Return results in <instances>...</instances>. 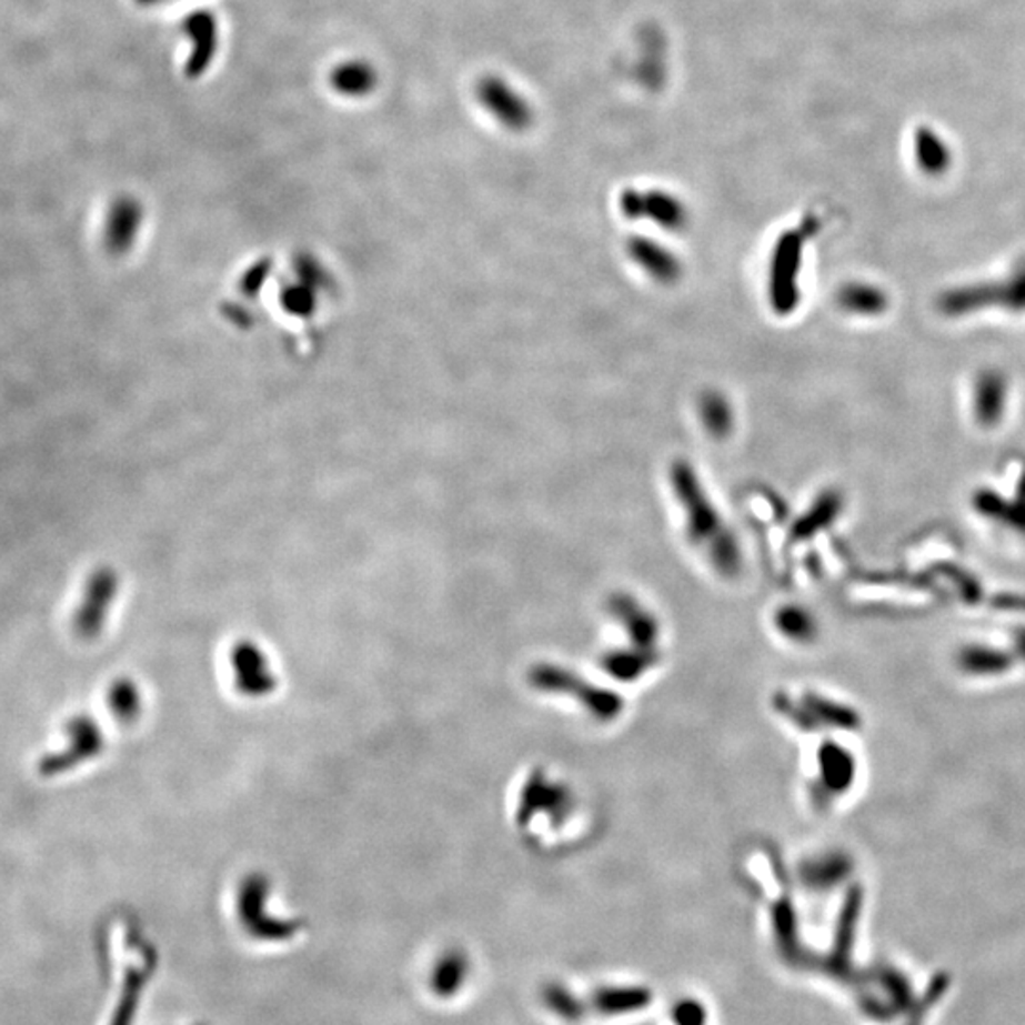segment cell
Returning a JSON list of instances; mask_svg holds the SVG:
<instances>
[{
	"mask_svg": "<svg viewBox=\"0 0 1025 1025\" xmlns=\"http://www.w3.org/2000/svg\"><path fill=\"white\" fill-rule=\"evenodd\" d=\"M235 684L248 695H264L275 686L269 660L253 644H240L230 655Z\"/></svg>",
	"mask_w": 1025,
	"mask_h": 1025,
	"instance_id": "3957f363",
	"label": "cell"
},
{
	"mask_svg": "<svg viewBox=\"0 0 1025 1025\" xmlns=\"http://www.w3.org/2000/svg\"><path fill=\"white\" fill-rule=\"evenodd\" d=\"M139 221H141L139 203L133 198H118L107 217V248L111 249L112 253H122L130 248L133 235L138 232Z\"/></svg>",
	"mask_w": 1025,
	"mask_h": 1025,
	"instance_id": "5b68a950",
	"label": "cell"
},
{
	"mask_svg": "<svg viewBox=\"0 0 1025 1025\" xmlns=\"http://www.w3.org/2000/svg\"><path fill=\"white\" fill-rule=\"evenodd\" d=\"M705 1008L697 1001H682L674 1008V1022L679 1025H705Z\"/></svg>",
	"mask_w": 1025,
	"mask_h": 1025,
	"instance_id": "ba28073f",
	"label": "cell"
},
{
	"mask_svg": "<svg viewBox=\"0 0 1025 1025\" xmlns=\"http://www.w3.org/2000/svg\"><path fill=\"white\" fill-rule=\"evenodd\" d=\"M165 2H171V0H135V4L144 8L158 7V4H165Z\"/></svg>",
	"mask_w": 1025,
	"mask_h": 1025,
	"instance_id": "9c48e42d",
	"label": "cell"
},
{
	"mask_svg": "<svg viewBox=\"0 0 1025 1025\" xmlns=\"http://www.w3.org/2000/svg\"><path fill=\"white\" fill-rule=\"evenodd\" d=\"M545 1003L564 1019H577L582 1016V1005L575 1001L572 993L562 989L561 986H551L545 989Z\"/></svg>",
	"mask_w": 1025,
	"mask_h": 1025,
	"instance_id": "52a82bcc",
	"label": "cell"
},
{
	"mask_svg": "<svg viewBox=\"0 0 1025 1025\" xmlns=\"http://www.w3.org/2000/svg\"><path fill=\"white\" fill-rule=\"evenodd\" d=\"M652 1003L646 987H602L593 995V1005L602 1014L636 1013Z\"/></svg>",
	"mask_w": 1025,
	"mask_h": 1025,
	"instance_id": "8992f818",
	"label": "cell"
},
{
	"mask_svg": "<svg viewBox=\"0 0 1025 1025\" xmlns=\"http://www.w3.org/2000/svg\"><path fill=\"white\" fill-rule=\"evenodd\" d=\"M473 92L481 109L505 130H529L534 122L529 99L500 74H484L475 82Z\"/></svg>",
	"mask_w": 1025,
	"mask_h": 1025,
	"instance_id": "6da1fadb",
	"label": "cell"
},
{
	"mask_svg": "<svg viewBox=\"0 0 1025 1025\" xmlns=\"http://www.w3.org/2000/svg\"><path fill=\"white\" fill-rule=\"evenodd\" d=\"M181 29L190 47L184 74L187 79L198 80L210 71L219 53V21L210 10H197L184 18Z\"/></svg>",
	"mask_w": 1025,
	"mask_h": 1025,
	"instance_id": "7a4b0ae2",
	"label": "cell"
},
{
	"mask_svg": "<svg viewBox=\"0 0 1025 1025\" xmlns=\"http://www.w3.org/2000/svg\"><path fill=\"white\" fill-rule=\"evenodd\" d=\"M329 84L342 98L363 99L376 90L379 71L365 59H348L331 71Z\"/></svg>",
	"mask_w": 1025,
	"mask_h": 1025,
	"instance_id": "277c9868",
	"label": "cell"
}]
</instances>
